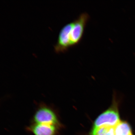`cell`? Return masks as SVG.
<instances>
[{
    "label": "cell",
    "mask_w": 135,
    "mask_h": 135,
    "mask_svg": "<svg viewBox=\"0 0 135 135\" xmlns=\"http://www.w3.org/2000/svg\"><path fill=\"white\" fill-rule=\"evenodd\" d=\"M115 135H132L130 126L127 122L120 121L115 127Z\"/></svg>",
    "instance_id": "cell-7"
},
{
    "label": "cell",
    "mask_w": 135,
    "mask_h": 135,
    "mask_svg": "<svg viewBox=\"0 0 135 135\" xmlns=\"http://www.w3.org/2000/svg\"><path fill=\"white\" fill-rule=\"evenodd\" d=\"M89 18L88 13L84 12L73 21L72 27L70 33V47L76 46L80 41Z\"/></svg>",
    "instance_id": "cell-2"
},
{
    "label": "cell",
    "mask_w": 135,
    "mask_h": 135,
    "mask_svg": "<svg viewBox=\"0 0 135 135\" xmlns=\"http://www.w3.org/2000/svg\"><path fill=\"white\" fill-rule=\"evenodd\" d=\"M120 122L119 116L116 108H110L101 114L94 122V127L108 126L115 127Z\"/></svg>",
    "instance_id": "cell-4"
},
{
    "label": "cell",
    "mask_w": 135,
    "mask_h": 135,
    "mask_svg": "<svg viewBox=\"0 0 135 135\" xmlns=\"http://www.w3.org/2000/svg\"><path fill=\"white\" fill-rule=\"evenodd\" d=\"M64 127L50 124L31 123L26 129L33 135H60Z\"/></svg>",
    "instance_id": "cell-3"
},
{
    "label": "cell",
    "mask_w": 135,
    "mask_h": 135,
    "mask_svg": "<svg viewBox=\"0 0 135 135\" xmlns=\"http://www.w3.org/2000/svg\"><path fill=\"white\" fill-rule=\"evenodd\" d=\"M73 25V22H70L64 26L60 30L57 41L54 46L56 53H64L70 48V33Z\"/></svg>",
    "instance_id": "cell-5"
},
{
    "label": "cell",
    "mask_w": 135,
    "mask_h": 135,
    "mask_svg": "<svg viewBox=\"0 0 135 135\" xmlns=\"http://www.w3.org/2000/svg\"><path fill=\"white\" fill-rule=\"evenodd\" d=\"M90 135H115V127L102 126L94 127Z\"/></svg>",
    "instance_id": "cell-6"
},
{
    "label": "cell",
    "mask_w": 135,
    "mask_h": 135,
    "mask_svg": "<svg viewBox=\"0 0 135 135\" xmlns=\"http://www.w3.org/2000/svg\"><path fill=\"white\" fill-rule=\"evenodd\" d=\"M31 123H44L64 127L57 110L50 105L41 103L36 108Z\"/></svg>",
    "instance_id": "cell-1"
}]
</instances>
